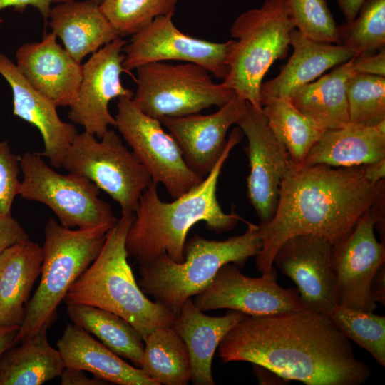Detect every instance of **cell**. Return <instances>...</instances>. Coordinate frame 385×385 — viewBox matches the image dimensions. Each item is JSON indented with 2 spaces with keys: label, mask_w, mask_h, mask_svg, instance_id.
I'll return each mask as SVG.
<instances>
[{
  "label": "cell",
  "mask_w": 385,
  "mask_h": 385,
  "mask_svg": "<svg viewBox=\"0 0 385 385\" xmlns=\"http://www.w3.org/2000/svg\"><path fill=\"white\" fill-rule=\"evenodd\" d=\"M218 347L225 364L250 362L307 385H361L371 377L350 340L328 316L309 309L246 315Z\"/></svg>",
  "instance_id": "6da1fadb"
},
{
  "label": "cell",
  "mask_w": 385,
  "mask_h": 385,
  "mask_svg": "<svg viewBox=\"0 0 385 385\" xmlns=\"http://www.w3.org/2000/svg\"><path fill=\"white\" fill-rule=\"evenodd\" d=\"M383 200L384 180L368 181L362 166L332 168L292 163L282 182L272 218L258 225V271L269 272L279 247L293 236L313 235L337 245L367 210Z\"/></svg>",
  "instance_id": "7a4b0ae2"
},
{
  "label": "cell",
  "mask_w": 385,
  "mask_h": 385,
  "mask_svg": "<svg viewBox=\"0 0 385 385\" xmlns=\"http://www.w3.org/2000/svg\"><path fill=\"white\" fill-rule=\"evenodd\" d=\"M242 135L240 128H234L207 175L174 201H162L153 182L143 192L126 236L128 257L143 265L166 253L173 261L181 262L184 260L186 236L197 222H205L207 228L216 233L236 226L242 219L235 212L222 211L217 199V185L224 163Z\"/></svg>",
  "instance_id": "3957f363"
},
{
  "label": "cell",
  "mask_w": 385,
  "mask_h": 385,
  "mask_svg": "<svg viewBox=\"0 0 385 385\" xmlns=\"http://www.w3.org/2000/svg\"><path fill=\"white\" fill-rule=\"evenodd\" d=\"M133 219L134 213L121 215L108 231L99 254L71 286L63 302L113 312L127 320L143 339L155 329L171 325L175 315L150 300L135 281L125 249Z\"/></svg>",
  "instance_id": "277c9868"
},
{
  "label": "cell",
  "mask_w": 385,
  "mask_h": 385,
  "mask_svg": "<svg viewBox=\"0 0 385 385\" xmlns=\"http://www.w3.org/2000/svg\"><path fill=\"white\" fill-rule=\"evenodd\" d=\"M242 235L211 240L195 235L185 242L184 260L176 262L164 253L140 265L138 284L147 296L177 316L192 296L205 290L227 263L242 267L261 249L259 226L247 222Z\"/></svg>",
  "instance_id": "5b68a950"
},
{
  "label": "cell",
  "mask_w": 385,
  "mask_h": 385,
  "mask_svg": "<svg viewBox=\"0 0 385 385\" xmlns=\"http://www.w3.org/2000/svg\"><path fill=\"white\" fill-rule=\"evenodd\" d=\"M110 229L100 226L73 230L48 218L44 227L40 282L27 303L14 344L48 329L71 286L99 254Z\"/></svg>",
  "instance_id": "8992f818"
},
{
  "label": "cell",
  "mask_w": 385,
  "mask_h": 385,
  "mask_svg": "<svg viewBox=\"0 0 385 385\" xmlns=\"http://www.w3.org/2000/svg\"><path fill=\"white\" fill-rule=\"evenodd\" d=\"M295 28L287 0H265L260 8L240 14L230 28L231 40L222 83L257 108L260 86L272 64L284 58Z\"/></svg>",
  "instance_id": "52a82bcc"
},
{
  "label": "cell",
  "mask_w": 385,
  "mask_h": 385,
  "mask_svg": "<svg viewBox=\"0 0 385 385\" xmlns=\"http://www.w3.org/2000/svg\"><path fill=\"white\" fill-rule=\"evenodd\" d=\"M137 71L132 101L146 115L159 119L195 114L213 106L221 107L236 94L216 83L204 67L192 63L153 62Z\"/></svg>",
  "instance_id": "ba28073f"
},
{
  "label": "cell",
  "mask_w": 385,
  "mask_h": 385,
  "mask_svg": "<svg viewBox=\"0 0 385 385\" xmlns=\"http://www.w3.org/2000/svg\"><path fill=\"white\" fill-rule=\"evenodd\" d=\"M100 139L85 131L78 133L62 167L107 193L118 203L121 214L135 213L143 192L153 183L151 176L113 130Z\"/></svg>",
  "instance_id": "9c48e42d"
},
{
  "label": "cell",
  "mask_w": 385,
  "mask_h": 385,
  "mask_svg": "<svg viewBox=\"0 0 385 385\" xmlns=\"http://www.w3.org/2000/svg\"><path fill=\"white\" fill-rule=\"evenodd\" d=\"M23 174L19 195L44 204L59 223L69 228H111L118 221L111 205L101 200L100 189L77 174H61L51 168L39 153L26 152L19 158Z\"/></svg>",
  "instance_id": "30bf717a"
},
{
  "label": "cell",
  "mask_w": 385,
  "mask_h": 385,
  "mask_svg": "<svg viewBox=\"0 0 385 385\" xmlns=\"http://www.w3.org/2000/svg\"><path fill=\"white\" fill-rule=\"evenodd\" d=\"M114 118L115 127L152 181L163 184L172 197L182 196L203 180L188 165L178 143L160 121L140 111L131 97L118 98Z\"/></svg>",
  "instance_id": "8fae6325"
},
{
  "label": "cell",
  "mask_w": 385,
  "mask_h": 385,
  "mask_svg": "<svg viewBox=\"0 0 385 385\" xmlns=\"http://www.w3.org/2000/svg\"><path fill=\"white\" fill-rule=\"evenodd\" d=\"M384 200L367 210L332 252L338 305L374 312L377 304L372 298L371 283L385 264L384 241L379 242L375 226L382 222Z\"/></svg>",
  "instance_id": "7c38bea8"
},
{
  "label": "cell",
  "mask_w": 385,
  "mask_h": 385,
  "mask_svg": "<svg viewBox=\"0 0 385 385\" xmlns=\"http://www.w3.org/2000/svg\"><path fill=\"white\" fill-rule=\"evenodd\" d=\"M173 16H158L131 36L123 50L125 72L130 73L150 63L181 61L200 65L223 81L228 73L227 59L231 40L216 43L187 35L175 26Z\"/></svg>",
  "instance_id": "4fadbf2b"
},
{
  "label": "cell",
  "mask_w": 385,
  "mask_h": 385,
  "mask_svg": "<svg viewBox=\"0 0 385 385\" xmlns=\"http://www.w3.org/2000/svg\"><path fill=\"white\" fill-rule=\"evenodd\" d=\"M239 268L234 263L222 265L209 286L196 295L194 304L202 312L229 309L249 316L308 309L298 291L279 285L274 265L257 278L245 275Z\"/></svg>",
  "instance_id": "5bb4252c"
},
{
  "label": "cell",
  "mask_w": 385,
  "mask_h": 385,
  "mask_svg": "<svg viewBox=\"0 0 385 385\" xmlns=\"http://www.w3.org/2000/svg\"><path fill=\"white\" fill-rule=\"evenodd\" d=\"M126 41L118 37L93 53L82 65V77L75 98L68 106V118L98 138L115 126V118L108 110L113 98H133V91L124 87L120 75L123 47Z\"/></svg>",
  "instance_id": "9a60e30c"
},
{
  "label": "cell",
  "mask_w": 385,
  "mask_h": 385,
  "mask_svg": "<svg viewBox=\"0 0 385 385\" xmlns=\"http://www.w3.org/2000/svg\"><path fill=\"white\" fill-rule=\"evenodd\" d=\"M237 124L247 138V197L260 223H267L275 212L280 186L292 161L262 108L247 102L246 111Z\"/></svg>",
  "instance_id": "2e32d148"
},
{
  "label": "cell",
  "mask_w": 385,
  "mask_h": 385,
  "mask_svg": "<svg viewBox=\"0 0 385 385\" xmlns=\"http://www.w3.org/2000/svg\"><path fill=\"white\" fill-rule=\"evenodd\" d=\"M332 247L322 237L298 235L283 242L273 260V265L294 282L306 307L327 316L338 306Z\"/></svg>",
  "instance_id": "e0dca14e"
},
{
  "label": "cell",
  "mask_w": 385,
  "mask_h": 385,
  "mask_svg": "<svg viewBox=\"0 0 385 385\" xmlns=\"http://www.w3.org/2000/svg\"><path fill=\"white\" fill-rule=\"evenodd\" d=\"M247 102L235 95L209 115L195 113L158 120L178 143L188 165L205 178L225 148L229 128L245 113Z\"/></svg>",
  "instance_id": "ac0fdd59"
},
{
  "label": "cell",
  "mask_w": 385,
  "mask_h": 385,
  "mask_svg": "<svg viewBox=\"0 0 385 385\" xmlns=\"http://www.w3.org/2000/svg\"><path fill=\"white\" fill-rule=\"evenodd\" d=\"M15 56L18 70L34 88L56 107L70 105L80 86L82 65L57 43L55 34L21 45Z\"/></svg>",
  "instance_id": "d6986e66"
},
{
  "label": "cell",
  "mask_w": 385,
  "mask_h": 385,
  "mask_svg": "<svg viewBox=\"0 0 385 385\" xmlns=\"http://www.w3.org/2000/svg\"><path fill=\"white\" fill-rule=\"evenodd\" d=\"M0 74L12 91L13 114L41 133L44 149L39 153L51 166L62 167L64 156L78 133L75 125L61 120L56 105L27 81L9 57L0 51Z\"/></svg>",
  "instance_id": "ffe728a7"
},
{
  "label": "cell",
  "mask_w": 385,
  "mask_h": 385,
  "mask_svg": "<svg viewBox=\"0 0 385 385\" xmlns=\"http://www.w3.org/2000/svg\"><path fill=\"white\" fill-rule=\"evenodd\" d=\"M290 45L293 53L281 72L260 86L261 105L272 98L290 99L303 86L356 56L348 47L313 41L295 29L290 33Z\"/></svg>",
  "instance_id": "44dd1931"
},
{
  "label": "cell",
  "mask_w": 385,
  "mask_h": 385,
  "mask_svg": "<svg viewBox=\"0 0 385 385\" xmlns=\"http://www.w3.org/2000/svg\"><path fill=\"white\" fill-rule=\"evenodd\" d=\"M246 315L230 309L224 316L210 317L203 314L191 298L185 302L170 326L188 349L193 384H215L212 374L215 351L227 333Z\"/></svg>",
  "instance_id": "7402d4cb"
},
{
  "label": "cell",
  "mask_w": 385,
  "mask_h": 385,
  "mask_svg": "<svg viewBox=\"0 0 385 385\" xmlns=\"http://www.w3.org/2000/svg\"><path fill=\"white\" fill-rule=\"evenodd\" d=\"M65 367L83 370L119 385H158L81 327L68 324L57 342Z\"/></svg>",
  "instance_id": "603a6c76"
},
{
  "label": "cell",
  "mask_w": 385,
  "mask_h": 385,
  "mask_svg": "<svg viewBox=\"0 0 385 385\" xmlns=\"http://www.w3.org/2000/svg\"><path fill=\"white\" fill-rule=\"evenodd\" d=\"M48 19L51 32L79 63L88 54L120 37L99 4L92 0L59 3L51 8Z\"/></svg>",
  "instance_id": "cb8c5ba5"
},
{
  "label": "cell",
  "mask_w": 385,
  "mask_h": 385,
  "mask_svg": "<svg viewBox=\"0 0 385 385\" xmlns=\"http://www.w3.org/2000/svg\"><path fill=\"white\" fill-rule=\"evenodd\" d=\"M385 158V120L376 126L349 123L326 130L301 165L350 168Z\"/></svg>",
  "instance_id": "d4e9b609"
},
{
  "label": "cell",
  "mask_w": 385,
  "mask_h": 385,
  "mask_svg": "<svg viewBox=\"0 0 385 385\" xmlns=\"http://www.w3.org/2000/svg\"><path fill=\"white\" fill-rule=\"evenodd\" d=\"M43 259V247L30 240L0 254V327L21 325Z\"/></svg>",
  "instance_id": "484cf974"
},
{
  "label": "cell",
  "mask_w": 385,
  "mask_h": 385,
  "mask_svg": "<svg viewBox=\"0 0 385 385\" xmlns=\"http://www.w3.org/2000/svg\"><path fill=\"white\" fill-rule=\"evenodd\" d=\"M351 58L317 81L303 86L289 99L300 112L325 130L350 123L346 83L355 73Z\"/></svg>",
  "instance_id": "4316f807"
},
{
  "label": "cell",
  "mask_w": 385,
  "mask_h": 385,
  "mask_svg": "<svg viewBox=\"0 0 385 385\" xmlns=\"http://www.w3.org/2000/svg\"><path fill=\"white\" fill-rule=\"evenodd\" d=\"M45 328L12 345L0 356V385H41L60 377L65 369L61 353L48 341Z\"/></svg>",
  "instance_id": "83f0119b"
},
{
  "label": "cell",
  "mask_w": 385,
  "mask_h": 385,
  "mask_svg": "<svg viewBox=\"0 0 385 385\" xmlns=\"http://www.w3.org/2000/svg\"><path fill=\"white\" fill-rule=\"evenodd\" d=\"M66 310L73 324L96 336L113 353L140 369L144 342L127 320L106 309L86 304H67Z\"/></svg>",
  "instance_id": "f1b7e54d"
},
{
  "label": "cell",
  "mask_w": 385,
  "mask_h": 385,
  "mask_svg": "<svg viewBox=\"0 0 385 385\" xmlns=\"http://www.w3.org/2000/svg\"><path fill=\"white\" fill-rule=\"evenodd\" d=\"M140 369L158 385H186L190 381L188 349L170 325L160 327L143 338Z\"/></svg>",
  "instance_id": "f546056e"
},
{
  "label": "cell",
  "mask_w": 385,
  "mask_h": 385,
  "mask_svg": "<svg viewBox=\"0 0 385 385\" xmlns=\"http://www.w3.org/2000/svg\"><path fill=\"white\" fill-rule=\"evenodd\" d=\"M262 111L292 163L301 165L326 130L300 112L289 99H268L262 103Z\"/></svg>",
  "instance_id": "4dcf8cb0"
},
{
  "label": "cell",
  "mask_w": 385,
  "mask_h": 385,
  "mask_svg": "<svg viewBox=\"0 0 385 385\" xmlns=\"http://www.w3.org/2000/svg\"><path fill=\"white\" fill-rule=\"evenodd\" d=\"M349 340L366 349L381 366H385V317L338 305L328 316Z\"/></svg>",
  "instance_id": "1f68e13d"
},
{
  "label": "cell",
  "mask_w": 385,
  "mask_h": 385,
  "mask_svg": "<svg viewBox=\"0 0 385 385\" xmlns=\"http://www.w3.org/2000/svg\"><path fill=\"white\" fill-rule=\"evenodd\" d=\"M339 44L356 55L372 53L385 44V0H365L351 22L337 26Z\"/></svg>",
  "instance_id": "d6a6232c"
},
{
  "label": "cell",
  "mask_w": 385,
  "mask_h": 385,
  "mask_svg": "<svg viewBox=\"0 0 385 385\" xmlns=\"http://www.w3.org/2000/svg\"><path fill=\"white\" fill-rule=\"evenodd\" d=\"M178 0H101L99 8L120 37L133 36L156 17L173 14Z\"/></svg>",
  "instance_id": "836d02e7"
},
{
  "label": "cell",
  "mask_w": 385,
  "mask_h": 385,
  "mask_svg": "<svg viewBox=\"0 0 385 385\" xmlns=\"http://www.w3.org/2000/svg\"><path fill=\"white\" fill-rule=\"evenodd\" d=\"M346 96L351 123L376 126L385 120V77L354 73Z\"/></svg>",
  "instance_id": "e575fe53"
},
{
  "label": "cell",
  "mask_w": 385,
  "mask_h": 385,
  "mask_svg": "<svg viewBox=\"0 0 385 385\" xmlns=\"http://www.w3.org/2000/svg\"><path fill=\"white\" fill-rule=\"evenodd\" d=\"M295 27L313 41L339 44L337 26L326 0H287Z\"/></svg>",
  "instance_id": "d590c367"
},
{
  "label": "cell",
  "mask_w": 385,
  "mask_h": 385,
  "mask_svg": "<svg viewBox=\"0 0 385 385\" xmlns=\"http://www.w3.org/2000/svg\"><path fill=\"white\" fill-rule=\"evenodd\" d=\"M20 170L19 157L6 141L0 142V215L11 214L13 202L19 195Z\"/></svg>",
  "instance_id": "8d00e7d4"
},
{
  "label": "cell",
  "mask_w": 385,
  "mask_h": 385,
  "mask_svg": "<svg viewBox=\"0 0 385 385\" xmlns=\"http://www.w3.org/2000/svg\"><path fill=\"white\" fill-rule=\"evenodd\" d=\"M29 240L21 224L11 214L0 215V254L6 248Z\"/></svg>",
  "instance_id": "74e56055"
},
{
  "label": "cell",
  "mask_w": 385,
  "mask_h": 385,
  "mask_svg": "<svg viewBox=\"0 0 385 385\" xmlns=\"http://www.w3.org/2000/svg\"><path fill=\"white\" fill-rule=\"evenodd\" d=\"M351 59L355 73L385 77L384 47L376 54L366 53L356 55Z\"/></svg>",
  "instance_id": "f35d334b"
},
{
  "label": "cell",
  "mask_w": 385,
  "mask_h": 385,
  "mask_svg": "<svg viewBox=\"0 0 385 385\" xmlns=\"http://www.w3.org/2000/svg\"><path fill=\"white\" fill-rule=\"evenodd\" d=\"M75 0H0V11L11 7L14 11L23 13L29 6L37 9L43 18L45 24L47 23L53 3H65ZM3 20L0 19V26Z\"/></svg>",
  "instance_id": "ab89813d"
},
{
  "label": "cell",
  "mask_w": 385,
  "mask_h": 385,
  "mask_svg": "<svg viewBox=\"0 0 385 385\" xmlns=\"http://www.w3.org/2000/svg\"><path fill=\"white\" fill-rule=\"evenodd\" d=\"M61 384L62 385H103L106 384V381L93 377L88 376L83 370L65 367L61 376Z\"/></svg>",
  "instance_id": "60d3db41"
},
{
  "label": "cell",
  "mask_w": 385,
  "mask_h": 385,
  "mask_svg": "<svg viewBox=\"0 0 385 385\" xmlns=\"http://www.w3.org/2000/svg\"><path fill=\"white\" fill-rule=\"evenodd\" d=\"M385 265V264H384ZM383 265L376 272L371 283V292L376 303L385 304V266Z\"/></svg>",
  "instance_id": "b9f144b4"
},
{
  "label": "cell",
  "mask_w": 385,
  "mask_h": 385,
  "mask_svg": "<svg viewBox=\"0 0 385 385\" xmlns=\"http://www.w3.org/2000/svg\"><path fill=\"white\" fill-rule=\"evenodd\" d=\"M365 178L373 183L384 180L385 177V158L362 165Z\"/></svg>",
  "instance_id": "7bdbcfd3"
},
{
  "label": "cell",
  "mask_w": 385,
  "mask_h": 385,
  "mask_svg": "<svg viewBox=\"0 0 385 385\" xmlns=\"http://www.w3.org/2000/svg\"><path fill=\"white\" fill-rule=\"evenodd\" d=\"M365 0H337L346 22L352 21L357 16Z\"/></svg>",
  "instance_id": "ee69618b"
},
{
  "label": "cell",
  "mask_w": 385,
  "mask_h": 385,
  "mask_svg": "<svg viewBox=\"0 0 385 385\" xmlns=\"http://www.w3.org/2000/svg\"><path fill=\"white\" fill-rule=\"evenodd\" d=\"M19 326L0 327V356L9 347L14 344V339Z\"/></svg>",
  "instance_id": "f6af8a7d"
},
{
  "label": "cell",
  "mask_w": 385,
  "mask_h": 385,
  "mask_svg": "<svg viewBox=\"0 0 385 385\" xmlns=\"http://www.w3.org/2000/svg\"><path fill=\"white\" fill-rule=\"evenodd\" d=\"M92 1H95V2H96V3H98V4H99L100 1H101V0H92Z\"/></svg>",
  "instance_id": "bcb514c9"
}]
</instances>
